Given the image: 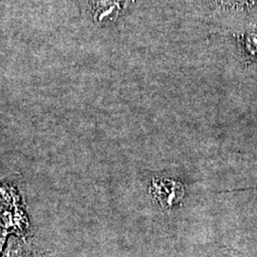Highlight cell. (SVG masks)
Wrapping results in <instances>:
<instances>
[{
	"instance_id": "cell-1",
	"label": "cell",
	"mask_w": 257,
	"mask_h": 257,
	"mask_svg": "<svg viewBox=\"0 0 257 257\" xmlns=\"http://www.w3.org/2000/svg\"><path fill=\"white\" fill-rule=\"evenodd\" d=\"M153 198L163 209L172 210L182 201L185 190L182 184L172 179H153L150 186Z\"/></svg>"
},
{
	"instance_id": "cell-2",
	"label": "cell",
	"mask_w": 257,
	"mask_h": 257,
	"mask_svg": "<svg viewBox=\"0 0 257 257\" xmlns=\"http://www.w3.org/2000/svg\"><path fill=\"white\" fill-rule=\"evenodd\" d=\"M34 257H46L45 255H42V254H38V255H36V256Z\"/></svg>"
}]
</instances>
